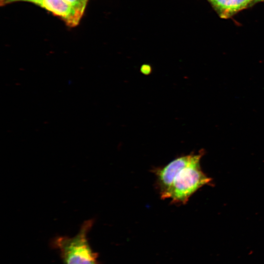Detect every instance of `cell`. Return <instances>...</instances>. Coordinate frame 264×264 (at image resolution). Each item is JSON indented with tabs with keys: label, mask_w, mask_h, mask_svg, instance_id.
Listing matches in <instances>:
<instances>
[{
	"label": "cell",
	"mask_w": 264,
	"mask_h": 264,
	"mask_svg": "<svg viewBox=\"0 0 264 264\" xmlns=\"http://www.w3.org/2000/svg\"><path fill=\"white\" fill-rule=\"evenodd\" d=\"M255 1H256V0H254Z\"/></svg>",
	"instance_id": "30bf717a"
},
{
	"label": "cell",
	"mask_w": 264,
	"mask_h": 264,
	"mask_svg": "<svg viewBox=\"0 0 264 264\" xmlns=\"http://www.w3.org/2000/svg\"><path fill=\"white\" fill-rule=\"evenodd\" d=\"M204 152L193 153L175 170L170 187L163 199L176 204H186L191 196L211 179L202 171L200 161Z\"/></svg>",
	"instance_id": "6da1fadb"
},
{
	"label": "cell",
	"mask_w": 264,
	"mask_h": 264,
	"mask_svg": "<svg viewBox=\"0 0 264 264\" xmlns=\"http://www.w3.org/2000/svg\"><path fill=\"white\" fill-rule=\"evenodd\" d=\"M43 0H12L11 3L16 2V1H23L30 2L35 4H37L38 5H39Z\"/></svg>",
	"instance_id": "52a82bcc"
},
{
	"label": "cell",
	"mask_w": 264,
	"mask_h": 264,
	"mask_svg": "<svg viewBox=\"0 0 264 264\" xmlns=\"http://www.w3.org/2000/svg\"><path fill=\"white\" fill-rule=\"evenodd\" d=\"M262 0H256V1H262Z\"/></svg>",
	"instance_id": "9c48e42d"
},
{
	"label": "cell",
	"mask_w": 264,
	"mask_h": 264,
	"mask_svg": "<svg viewBox=\"0 0 264 264\" xmlns=\"http://www.w3.org/2000/svg\"><path fill=\"white\" fill-rule=\"evenodd\" d=\"M11 1L12 0H0V4L1 6H4L11 3Z\"/></svg>",
	"instance_id": "ba28073f"
},
{
	"label": "cell",
	"mask_w": 264,
	"mask_h": 264,
	"mask_svg": "<svg viewBox=\"0 0 264 264\" xmlns=\"http://www.w3.org/2000/svg\"><path fill=\"white\" fill-rule=\"evenodd\" d=\"M39 6L59 17L70 27L77 25L82 17L64 0H44Z\"/></svg>",
	"instance_id": "3957f363"
},
{
	"label": "cell",
	"mask_w": 264,
	"mask_h": 264,
	"mask_svg": "<svg viewBox=\"0 0 264 264\" xmlns=\"http://www.w3.org/2000/svg\"><path fill=\"white\" fill-rule=\"evenodd\" d=\"M93 221V219L85 221L73 237H58L55 239L54 242L60 251L64 264H96V255L87 238Z\"/></svg>",
	"instance_id": "7a4b0ae2"
},
{
	"label": "cell",
	"mask_w": 264,
	"mask_h": 264,
	"mask_svg": "<svg viewBox=\"0 0 264 264\" xmlns=\"http://www.w3.org/2000/svg\"><path fill=\"white\" fill-rule=\"evenodd\" d=\"M83 16L88 0H64Z\"/></svg>",
	"instance_id": "5b68a950"
},
{
	"label": "cell",
	"mask_w": 264,
	"mask_h": 264,
	"mask_svg": "<svg viewBox=\"0 0 264 264\" xmlns=\"http://www.w3.org/2000/svg\"><path fill=\"white\" fill-rule=\"evenodd\" d=\"M222 18H228L247 7L254 0H207Z\"/></svg>",
	"instance_id": "277c9868"
},
{
	"label": "cell",
	"mask_w": 264,
	"mask_h": 264,
	"mask_svg": "<svg viewBox=\"0 0 264 264\" xmlns=\"http://www.w3.org/2000/svg\"><path fill=\"white\" fill-rule=\"evenodd\" d=\"M152 71V67L149 64H144L140 67V72L144 75H149Z\"/></svg>",
	"instance_id": "8992f818"
}]
</instances>
